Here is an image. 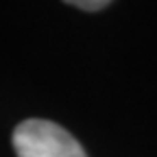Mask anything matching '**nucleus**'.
<instances>
[{
	"mask_svg": "<svg viewBox=\"0 0 157 157\" xmlns=\"http://www.w3.org/2000/svg\"><path fill=\"white\" fill-rule=\"evenodd\" d=\"M13 148L17 157H87L70 131L42 118H31L15 127Z\"/></svg>",
	"mask_w": 157,
	"mask_h": 157,
	"instance_id": "nucleus-1",
	"label": "nucleus"
},
{
	"mask_svg": "<svg viewBox=\"0 0 157 157\" xmlns=\"http://www.w3.org/2000/svg\"><path fill=\"white\" fill-rule=\"evenodd\" d=\"M70 5L76 7V9H83V11H98V9L109 7L107 0H94V2H92V0H90V2H87V0H72Z\"/></svg>",
	"mask_w": 157,
	"mask_h": 157,
	"instance_id": "nucleus-2",
	"label": "nucleus"
}]
</instances>
